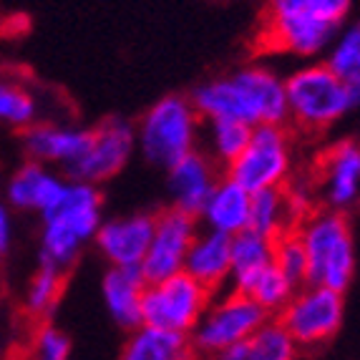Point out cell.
<instances>
[{"mask_svg": "<svg viewBox=\"0 0 360 360\" xmlns=\"http://www.w3.org/2000/svg\"><path fill=\"white\" fill-rule=\"evenodd\" d=\"M189 98L202 121L237 119L247 127L288 124L283 76L264 63H250L205 81Z\"/></svg>", "mask_w": 360, "mask_h": 360, "instance_id": "obj_1", "label": "cell"}, {"mask_svg": "<svg viewBox=\"0 0 360 360\" xmlns=\"http://www.w3.org/2000/svg\"><path fill=\"white\" fill-rule=\"evenodd\" d=\"M353 0H264L259 49L312 60L348 23Z\"/></svg>", "mask_w": 360, "mask_h": 360, "instance_id": "obj_2", "label": "cell"}, {"mask_svg": "<svg viewBox=\"0 0 360 360\" xmlns=\"http://www.w3.org/2000/svg\"><path fill=\"white\" fill-rule=\"evenodd\" d=\"M288 121L307 134H325L350 116L360 101V86L335 76L323 60H307L283 76Z\"/></svg>", "mask_w": 360, "mask_h": 360, "instance_id": "obj_3", "label": "cell"}, {"mask_svg": "<svg viewBox=\"0 0 360 360\" xmlns=\"http://www.w3.org/2000/svg\"><path fill=\"white\" fill-rule=\"evenodd\" d=\"M295 232L307 255V283L345 292L358 270V247L350 217L318 207L295 224Z\"/></svg>", "mask_w": 360, "mask_h": 360, "instance_id": "obj_4", "label": "cell"}, {"mask_svg": "<svg viewBox=\"0 0 360 360\" xmlns=\"http://www.w3.org/2000/svg\"><path fill=\"white\" fill-rule=\"evenodd\" d=\"M136 151L151 167L167 172L172 164L197 151L202 136V116L197 114L192 98L164 96L144 111L134 127Z\"/></svg>", "mask_w": 360, "mask_h": 360, "instance_id": "obj_5", "label": "cell"}, {"mask_svg": "<svg viewBox=\"0 0 360 360\" xmlns=\"http://www.w3.org/2000/svg\"><path fill=\"white\" fill-rule=\"evenodd\" d=\"M295 141L285 124L252 127L250 141L240 156L224 169V176L240 184L245 192L283 189L292 179Z\"/></svg>", "mask_w": 360, "mask_h": 360, "instance_id": "obj_6", "label": "cell"}, {"mask_svg": "<svg viewBox=\"0 0 360 360\" xmlns=\"http://www.w3.org/2000/svg\"><path fill=\"white\" fill-rule=\"evenodd\" d=\"M270 318L247 292L224 288L212 295L210 305L189 333V342L197 358H217L229 345L255 333Z\"/></svg>", "mask_w": 360, "mask_h": 360, "instance_id": "obj_7", "label": "cell"}, {"mask_svg": "<svg viewBox=\"0 0 360 360\" xmlns=\"http://www.w3.org/2000/svg\"><path fill=\"white\" fill-rule=\"evenodd\" d=\"M275 318L297 348H315L340 333L345 323V292L305 283Z\"/></svg>", "mask_w": 360, "mask_h": 360, "instance_id": "obj_8", "label": "cell"}, {"mask_svg": "<svg viewBox=\"0 0 360 360\" xmlns=\"http://www.w3.org/2000/svg\"><path fill=\"white\" fill-rule=\"evenodd\" d=\"M212 295L214 292L199 285L184 270L156 283H146L141 295V325L189 335L210 305Z\"/></svg>", "mask_w": 360, "mask_h": 360, "instance_id": "obj_9", "label": "cell"}, {"mask_svg": "<svg viewBox=\"0 0 360 360\" xmlns=\"http://www.w3.org/2000/svg\"><path fill=\"white\" fill-rule=\"evenodd\" d=\"M136 154V136L129 121L108 119L96 129H89V139L76 162L66 169L68 179L101 184L129 167Z\"/></svg>", "mask_w": 360, "mask_h": 360, "instance_id": "obj_10", "label": "cell"}, {"mask_svg": "<svg viewBox=\"0 0 360 360\" xmlns=\"http://www.w3.org/2000/svg\"><path fill=\"white\" fill-rule=\"evenodd\" d=\"M199 232V222L194 214H186L174 207L154 214V229L146 247V255L139 264V272L146 283H156L184 270L186 250Z\"/></svg>", "mask_w": 360, "mask_h": 360, "instance_id": "obj_11", "label": "cell"}, {"mask_svg": "<svg viewBox=\"0 0 360 360\" xmlns=\"http://www.w3.org/2000/svg\"><path fill=\"white\" fill-rule=\"evenodd\" d=\"M312 186L325 210L342 214L355 210L360 199V146L355 139H338L323 151Z\"/></svg>", "mask_w": 360, "mask_h": 360, "instance_id": "obj_12", "label": "cell"}, {"mask_svg": "<svg viewBox=\"0 0 360 360\" xmlns=\"http://www.w3.org/2000/svg\"><path fill=\"white\" fill-rule=\"evenodd\" d=\"M154 229V214L134 212L103 219L94 234V245L108 262V267H139Z\"/></svg>", "mask_w": 360, "mask_h": 360, "instance_id": "obj_13", "label": "cell"}, {"mask_svg": "<svg viewBox=\"0 0 360 360\" xmlns=\"http://www.w3.org/2000/svg\"><path fill=\"white\" fill-rule=\"evenodd\" d=\"M41 217L46 224L66 229L76 240L89 245L96 234L98 224L103 222L101 189L96 184H89V181H76L66 176V184L60 189L56 205Z\"/></svg>", "mask_w": 360, "mask_h": 360, "instance_id": "obj_14", "label": "cell"}, {"mask_svg": "<svg viewBox=\"0 0 360 360\" xmlns=\"http://www.w3.org/2000/svg\"><path fill=\"white\" fill-rule=\"evenodd\" d=\"M219 167L212 162L205 151H192L184 159L167 169V192L172 199V207L186 214H194L202 210L210 192L219 181Z\"/></svg>", "mask_w": 360, "mask_h": 360, "instance_id": "obj_15", "label": "cell"}, {"mask_svg": "<svg viewBox=\"0 0 360 360\" xmlns=\"http://www.w3.org/2000/svg\"><path fill=\"white\" fill-rule=\"evenodd\" d=\"M86 139H89V129L36 121V124H30L25 129L23 146L25 154L30 156V162L46 164V167H60L66 172L81 156Z\"/></svg>", "mask_w": 360, "mask_h": 360, "instance_id": "obj_16", "label": "cell"}, {"mask_svg": "<svg viewBox=\"0 0 360 360\" xmlns=\"http://www.w3.org/2000/svg\"><path fill=\"white\" fill-rule=\"evenodd\" d=\"M250 197L240 184L227 176H219L214 189L210 192L202 210L197 212V222L202 229L234 237L250 227Z\"/></svg>", "mask_w": 360, "mask_h": 360, "instance_id": "obj_17", "label": "cell"}, {"mask_svg": "<svg viewBox=\"0 0 360 360\" xmlns=\"http://www.w3.org/2000/svg\"><path fill=\"white\" fill-rule=\"evenodd\" d=\"M229 247L232 237L199 227L184 257V272L205 285L210 292H219L227 288L229 280Z\"/></svg>", "mask_w": 360, "mask_h": 360, "instance_id": "obj_18", "label": "cell"}, {"mask_svg": "<svg viewBox=\"0 0 360 360\" xmlns=\"http://www.w3.org/2000/svg\"><path fill=\"white\" fill-rule=\"evenodd\" d=\"M146 280L139 267H108L101 277V300L108 318L124 330L141 325V295Z\"/></svg>", "mask_w": 360, "mask_h": 360, "instance_id": "obj_19", "label": "cell"}, {"mask_svg": "<svg viewBox=\"0 0 360 360\" xmlns=\"http://www.w3.org/2000/svg\"><path fill=\"white\" fill-rule=\"evenodd\" d=\"M66 176L58 174L53 167L38 162H25L8 181V205L15 210L46 214L56 205Z\"/></svg>", "mask_w": 360, "mask_h": 360, "instance_id": "obj_20", "label": "cell"}, {"mask_svg": "<svg viewBox=\"0 0 360 360\" xmlns=\"http://www.w3.org/2000/svg\"><path fill=\"white\" fill-rule=\"evenodd\" d=\"M272 264V240L252 229L234 234L229 247V280L227 288L247 292L252 283Z\"/></svg>", "mask_w": 360, "mask_h": 360, "instance_id": "obj_21", "label": "cell"}, {"mask_svg": "<svg viewBox=\"0 0 360 360\" xmlns=\"http://www.w3.org/2000/svg\"><path fill=\"white\" fill-rule=\"evenodd\" d=\"M297 353L300 348L277 323V318H267L257 330L229 345L212 360H297Z\"/></svg>", "mask_w": 360, "mask_h": 360, "instance_id": "obj_22", "label": "cell"}, {"mask_svg": "<svg viewBox=\"0 0 360 360\" xmlns=\"http://www.w3.org/2000/svg\"><path fill=\"white\" fill-rule=\"evenodd\" d=\"M127 338L119 360H197L189 335L139 325Z\"/></svg>", "mask_w": 360, "mask_h": 360, "instance_id": "obj_23", "label": "cell"}, {"mask_svg": "<svg viewBox=\"0 0 360 360\" xmlns=\"http://www.w3.org/2000/svg\"><path fill=\"white\" fill-rule=\"evenodd\" d=\"M250 134H252V127L237 119H207L202 121L199 141H205V154L217 167L227 169L247 146Z\"/></svg>", "mask_w": 360, "mask_h": 360, "instance_id": "obj_24", "label": "cell"}, {"mask_svg": "<svg viewBox=\"0 0 360 360\" xmlns=\"http://www.w3.org/2000/svg\"><path fill=\"white\" fill-rule=\"evenodd\" d=\"M295 224L297 219L288 205L285 189H264L250 197V227L247 229L275 240L283 232L292 229Z\"/></svg>", "mask_w": 360, "mask_h": 360, "instance_id": "obj_25", "label": "cell"}, {"mask_svg": "<svg viewBox=\"0 0 360 360\" xmlns=\"http://www.w3.org/2000/svg\"><path fill=\"white\" fill-rule=\"evenodd\" d=\"M323 63L335 73L340 81L350 86H360V25L345 23L335 36L330 46L325 49Z\"/></svg>", "mask_w": 360, "mask_h": 360, "instance_id": "obj_26", "label": "cell"}, {"mask_svg": "<svg viewBox=\"0 0 360 360\" xmlns=\"http://www.w3.org/2000/svg\"><path fill=\"white\" fill-rule=\"evenodd\" d=\"M60 292H63V272L49 267V264H41L25 288V312L30 318L46 320L58 305Z\"/></svg>", "mask_w": 360, "mask_h": 360, "instance_id": "obj_27", "label": "cell"}, {"mask_svg": "<svg viewBox=\"0 0 360 360\" xmlns=\"http://www.w3.org/2000/svg\"><path fill=\"white\" fill-rule=\"evenodd\" d=\"M38 121V98L25 86L0 81V124L28 129Z\"/></svg>", "mask_w": 360, "mask_h": 360, "instance_id": "obj_28", "label": "cell"}, {"mask_svg": "<svg viewBox=\"0 0 360 360\" xmlns=\"http://www.w3.org/2000/svg\"><path fill=\"white\" fill-rule=\"evenodd\" d=\"M272 264L288 277L295 288L307 283V255L295 227L272 240Z\"/></svg>", "mask_w": 360, "mask_h": 360, "instance_id": "obj_29", "label": "cell"}, {"mask_svg": "<svg viewBox=\"0 0 360 360\" xmlns=\"http://www.w3.org/2000/svg\"><path fill=\"white\" fill-rule=\"evenodd\" d=\"M295 290L297 288L290 283L288 277L277 270L275 264H270V267H267V270L255 280L252 288L247 290V295H250V297H252V300L257 302V305L262 307L270 318H275L277 312L288 305V300L292 297Z\"/></svg>", "mask_w": 360, "mask_h": 360, "instance_id": "obj_30", "label": "cell"}, {"mask_svg": "<svg viewBox=\"0 0 360 360\" xmlns=\"http://www.w3.org/2000/svg\"><path fill=\"white\" fill-rule=\"evenodd\" d=\"M71 338L51 323H43L30 342V360H71Z\"/></svg>", "mask_w": 360, "mask_h": 360, "instance_id": "obj_31", "label": "cell"}, {"mask_svg": "<svg viewBox=\"0 0 360 360\" xmlns=\"http://www.w3.org/2000/svg\"><path fill=\"white\" fill-rule=\"evenodd\" d=\"M13 245V217L6 205H0V255H8Z\"/></svg>", "mask_w": 360, "mask_h": 360, "instance_id": "obj_32", "label": "cell"}, {"mask_svg": "<svg viewBox=\"0 0 360 360\" xmlns=\"http://www.w3.org/2000/svg\"><path fill=\"white\" fill-rule=\"evenodd\" d=\"M197 360H210V358H197Z\"/></svg>", "mask_w": 360, "mask_h": 360, "instance_id": "obj_33", "label": "cell"}]
</instances>
